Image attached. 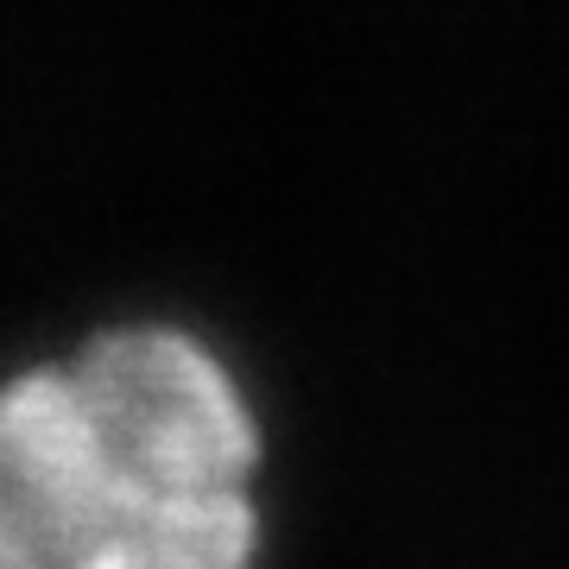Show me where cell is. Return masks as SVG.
Returning <instances> with one entry per match:
<instances>
[{
  "instance_id": "6da1fadb",
  "label": "cell",
  "mask_w": 569,
  "mask_h": 569,
  "mask_svg": "<svg viewBox=\"0 0 569 569\" xmlns=\"http://www.w3.org/2000/svg\"><path fill=\"white\" fill-rule=\"evenodd\" d=\"M260 425L183 329L0 387V569H253Z\"/></svg>"
}]
</instances>
